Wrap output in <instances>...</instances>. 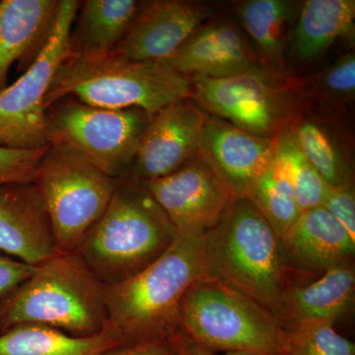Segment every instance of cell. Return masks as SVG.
<instances>
[{
	"label": "cell",
	"instance_id": "1",
	"mask_svg": "<svg viewBox=\"0 0 355 355\" xmlns=\"http://www.w3.org/2000/svg\"><path fill=\"white\" fill-rule=\"evenodd\" d=\"M207 277L205 233H179L160 258L123 284L106 286L108 324L121 347L179 333L182 299Z\"/></svg>",
	"mask_w": 355,
	"mask_h": 355
},
{
	"label": "cell",
	"instance_id": "2",
	"mask_svg": "<svg viewBox=\"0 0 355 355\" xmlns=\"http://www.w3.org/2000/svg\"><path fill=\"white\" fill-rule=\"evenodd\" d=\"M282 240L248 198H233L205 233L207 277L241 292L282 324L287 268Z\"/></svg>",
	"mask_w": 355,
	"mask_h": 355
},
{
	"label": "cell",
	"instance_id": "3",
	"mask_svg": "<svg viewBox=\"0 0 355 355\" xmlns=\"http://www.w3.org/2000/svg\"><path fill=\"white\" fill-rule=\"evenodd\" d=\"M177 234L146 187L127 178L74 253L104 286H113L160 258Z\"/></svg>",
	"mask_w": 355,
	"mask_h": 355
},
{
	"label": "cell",
	"instance_id": "4",
	"mask_svg": "<svg viewBox=\"0 0 355 355\" xmlns=\"http://www.w3.org/2000/svg\"><path fill=\"white\" fill-rule=\"evenodd\" d=\"M65 97L101 108L144 110L153 116L191 98V83L165 62H137L114 51L98 57L71 53L55 74L44 108Z\"/></svg>",
	"mask_w": 355,
	"mask_h": 355
},
{
	"label": "cell",
	"instance_id": "5",
	"mask_svg": "<svg viewBox=\"0 0 355 355\" xmlns=\"http://www.w3.org/2000/svg\"><path fill=\"white\" fill-rule=\"evenodd\" d=\"M2 304L0 331L35 324L74 336H90L108 324L106 286L74 252L58 251L40 263Z\"/></svg>",
	"mask_w": 355,
	"mask_h": 355
},
{
	"label": "cell",
	"instance_id": "6",
	"mask_svg": "<svg viewBox=\"0 0 355 355\" xmlns=\"http://www.w3.org/2000/svg\"><path fill=\"white\" fill-rule=\"evenodd\" d=\"M280 329L272 313L214 277L193 282L180 306V333L214 352L277 355Z\"/></svg>",
	"mask_w": 355,
	"mask_h": 355
},
{
	"label": "cell",
	"instance_id": "7",
	"mask_svg": "<svg viewBox=\"0 0 355 355\" xmlns=\"http://www.w3.org/2000/svg\"><path fill=\"white\" fill-rule=\"evenodd\" d=\"M149 118L144 110L101 108L62 98L46 113L49 146L67 149L109 177L125 180Z\"/></svg>",
	"mask_w": 355,
	"mask_h": 355
},
{
	"label": "cell",
	"instance_id": "8",
	"mask_svg": "<svg viewBox=\"0 0 355 355\" xmlns=\"http://www.w3.org/2000/svg\"><path fill=\"white\" fill-rule=\"evenodd\" d=\"M121 182L80 156L49 146L32 184L50 220L58 251L76 252L108 207Z\"/></svg>",
	"mask_w": 355,
	"mask_h": 355
},
{
	"label": "cell",
	"instance_id": "9",
	"mask_svg": "<svg viewBox=\"0 0 355 355\" xmlns=\"http://www.w3.org/2000/svg\"><path fill=\"white\" fill-rule=\"evenodd\" d=\"M291 76L258 64L224 78H191V98L207 114L245 132L275 140L286 128L299 100Z\"/></svg>",
	"mask_w": 355,
	"mask_h": 355
},
{
	"label": "cell",
	"instance_id": "10",
	"mask_svg": "<svg viewBox=\"0 0 355 355\" xmlns=\"http://www.w3.org/2000/svg\"><path fill=\"white\" fill-rule=\"evenodd\" d=\"M80 3L60 0L43 49L18 80L0 90V146L25 150L49 146L44 101L58 69L71 55L70 36Z\"/></svg>",
	"mask_w": 355,
	"mask_h": 355
},
{
	"label": "cell",
	"instance_id": "11",
	"mask_svg": "<svg viewBox=\"0 0 355 355\" xmlns=\"http://www.w3.org/2000/svg\"><path fill=\"white\" fill-rule=\"evenodd\" d=\"M205 112L193 98L168 105L149 118L128 179L144 184L168 176L198 154Z\"/></svg>",
	"mask_w": 355,
	"mask_h": 355
},
{
	"label": "cell",
	"instance_id": "12",
	"mask_svg": "<svg viewBox=\"0 0 355 355\" xmlns=\"http://www.w3.org/2000/svg\"><path fill=\"white\" fill-rule=\"evenodd\" d=\"M142 184L179 233L207 232L234 198L200 153L176 172Z\"/></svg>",
	"mask_w": 355,
	"mask_h": 355
},
{
	"label": "cell",
	"instance_id": "13",
	"mask_svg": "<svg viewBox=\"0 0 355 355\" xmlns=\"http://www.w3.org/2000/svg\"><path fill=\"white\" fill-rule=\"evenodd\" d=\"M214 14V7L202 2L146 1L113 51L137 62H167Z\"/></svg>",
	"mask_w": 355,
	"mask_h": 355
},
{
	"label": "cell",
	"instance_id": "14",
	"mask_svg": "<svg viewBox=\"0 0 355 355\" xmlns=\"http://www.w3.org/2000/svg\"><path fill=\"white\" fill-rule=\"evenodd\" d=\"M343 114L299 100L286 125L306 158L333 188L354 187V139Z\"/></svg>",
	"mask_w": 355,
	"mask_h": 355
},
{
	"label": "cell",
	"instance_id": "15",
	"mask_svg": "<svg viewBox=\"0 0 355 355\" xmlns=\"http://www.w3.org/2000/svg\"><path fill=\"white\" fill-rule=\"evenodd\" d=\"M198 153L234 198H247L275 157V140L245 132L205 112Z\"/></svg>",
	"mask_w": 355,
	"mask_h": 355
},
{
	"label": "cell",
	"instance_id": "16",
	"mask_svg": "<svg viewBox=\"0 0 355 355\" xmlns=\"http://www.w3.org/2000/svg\"><path fill=\"white\" fill-rule=\"evenodd\" d=\"M188 78H224L260 64L253 46L234 21L214 19L198 29L165 62Z\"/></svg>",
	"mask_w": 355,
	"mask_h": 355
},
{
	"label": "cell",
	"instance_id": "17",
	"mask_svg": "<svg viewBox=\"0 0 355 355\" xmlns=\"http://www.w3.org/2000/svg\"><path fill=\"white\" fill-rule=\"evenodd\" d=\"M58 251L34 184L0 186V252L38 266Z\"/></svg>",
	"mask_w": 355,
	"mask_h": 355
},
{
	"label": "cell",
	"instance_id": "18",
	"mask_svg": "<svg viewBox=\"0 0 355 355\" xmlns=\"http://www.w3.org/2000/svg\"><path fill=\"white\" fill-rule=\"evenodd\" d=\"M60 0L0 1V90L8 84L14 62L25 71L46 44Z\"/></svg>",
	"mask_w": 355,
	"mask_h": 355
},
{
	"label": "cell",
	"instance_id": "19",
	"mask_svg": "<svg viewBox=\"0 0 355 355\" xmlns=\"http://www.w3.org/2000/svg\"><path fill=\"white\" fill-rule=\"evenodd\" d=\"M282 243L286 257L315 270L350 263L355 252L347 229L323 207L301 212Z\"/></svg>",
	"mask_w": 355,
	"mask_h": 355
},
{
	"label": "cell",
	"instance_id": "20",
	"mask_svg": "<svg viewBox=\"0 0 355 355\" xmlns=\"http://www.w3.org/2000/svg\"><path fill=\"white\" fill-rule=\"evenodd\" d=\"M355 272L352 263L329 268L308 284L287 286L282 327L302 323L335 324L354 306Z\"/></svg>",
	"mask_w": 355,
	"mask_h": 355
},
{
	"label": "cell",
	"instance_id": "21",
	"mask_svg": "<svg viewBox=\"0 0 355 355\" xmlns=\"http://www.w3.org/2000/svg\"><path fill=\"white\" fill-rule=\"evenodd\" d=\"M354 0L301 2L287 53L300 64L315 62L330 50L336 40L354 30Z\"/></svg>",
	"mask_w": 355,
	"mask_h": 355
},
{
	"label": "cell",
	"instance_id": "22",
	"mask_svg": "<svg viewBox=\"0 0 355 355\" xmlns=\"http://www.w3.org/2000/svg\"><path fill=\"white\" fill-rule=\"evenodd\" d=\"M300 6L291 0H248L237 7L238 18L253 42L260 64L284 76H291L287 49Z\"/></svg>",
	"mask_w": 355,
	"mask_h": 355
},
{
	"label": "cell",
	"instance_id": "23",
	"mask_svg": "<svg viewBox=\"0 0 355 355\" xmlns=\"http://www.w3.org/2000/svg\"><path fill=\"white\" fill-rule=\"evenodd\" d=\"M146 1L85 0L71 31L72 55L98 57L108 55L125 38Z\"/></svg>",
	"mask_w": 355,
	"mask_h": 355
},
{
	"label": "cell",
	"instance_id": "24",
	"mask_svg": "<svg viewBox=\"0 0 355 355\" xmlns=\"http://www.w3.org/2000/svg\"><path fill=\"white\" fill-rule=\"evenodd\" d=\"M120 347L109 324L90 336H74L35 324H17L0 331V355H103Z\"/></svg>",
	"mask_w": 355,
	"mask_h": 355
},
{
	"label": "cell",
	"instance_id": "25",
	"mask_svg": "<svg viewBox=\"0 0 355 355\" xmlns=\"http://www.w3.org/2000/svg\"><path fill=\"white\" fill-rule=\"evenodd\" d=\"M300 101L312 103L343 114L355 98V53H345L333 64L308 76H292Z\"/></svg>",
	"mask_w": 355,
	"mask_h": 355
},
{
	"label": "cell",
	"instance_id": "26",
	"mask_svg": "<svg viewBox=\"0 0 355 355\" xmlns=\"http://www.w3.org/2000/svg\"><path fill=\"white\" fill-rule=\"evenodd\" d=\"M247 198L280 240L301 214L286 169L275 153L272 162L254 182Z\"/></svg>",
	"mask_w": 355,
	"mask_h": 355
},
{
	"label": "cell",
	"instance_id": "27",
	"mask_svg": "<svg viewBox=\"0 0 355 355\" xmlns=\"http://www.w3.org/2000/svg\"><path fill=\"white\" fill-rule=\"evenodd\" d=\"M275 153L286 169L301 212L321 207L328 184L299 148L287 127L275 140Z\"/></svg>",
	"mask_w": 355,
	"mask_h": 355
},
{
	"label": "cell",
	"instance_id": "28",
	"mask_svg": "<svg viewBox=\"0 0 355 355\" xmlns=\"http://www.w3.org/2000/svg\"><path fill=\"white\" fill-rule=\"evenodd\" d=\"M331 323L282 326L277 355H355L354 343L340 335Z\"/></svg>",
	"mask_w": 355,
	"mask_h": 355
},
{
	"label": "cell",
	"instance_id": "29",
	"mask_svg": "<svg viewBox=\"0 0 355 355\" xmlns=\"http://www.w3.org/2000/svg\"><path fill=\"white\" fill-rule=\"evenodd\" d=\"M49 146L38 149H12L0 146V186L31 184Z\"/></svg>",
	"mask_w": 355,
	"mask_h": 355
},
{
	"label": "cell",
	"instance_id": "30",
	"mask_svg": "<svg viewBox=\"0 0 355 355\" xmlns=\"http://www.w3.org/2000/svg\"><path fill=\"white\" fill-rule=\"evenodd\" d=\"M321 207L328 210L347 229L355 241L354 187L333 188L328 186Z\"/></svg>",
	"mask_w": 355,
	"mask_h": 355
},
{
	"label": "cell",
	"instance_id": "31",
	"mask_svg": "<svg viewBox=\"0 0 355 355\" xmlns=\"http://www.w3.org/2000/svg\"><path fill=\"white\" fill-rule=\"evenodd\" d=\"M37 266L0 254V302L6 300L36 272Z\"/></svg>",
	"mask_w": 355,
	"mask_h": 355
},
{
	"label": "cell",
	"instance_id": "32",
	"mask_svg": "<svg viewBox=\"0 0 355 355\" xmlns=\"http://www.w3.org/2000/svg\"><path fill=\"white\" fill-rule=\"evenodd\" d=\"M103 355H178L171 338L116 347Z\"/></svg>",
	"mask_w": 355,
	"mask_h": 355
},
{
	"label": "cell",
	"instance_id": "33",
	"mask_svg": "<svg viewBox=\"0 0 355 355\" xmlns=\"http://www.w3.org/2000/svg\"><path fill=\"white\" fill-rule=\"evenodd\" d=\"M171 340L178 355H261L246 352H214L191 342L180 331Z\"/></svg>",
	"mask_w": 355,
	"mask_h": 355
},
{
	"label": "cell",
	"instance_id": "34",
	"mask_svg": "<svg viewBox=\"0 0 355 355\" xmlns=\"http://www.w3.org/2000/svg\"><path fill=\"white\" fill-rule=\"evenodd\" d=\"M2 314H3V304L0 302V321H1Z\"/></svg>",
	"mask_w": 355,
	"mask_h": 355
}]
</instances>
